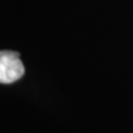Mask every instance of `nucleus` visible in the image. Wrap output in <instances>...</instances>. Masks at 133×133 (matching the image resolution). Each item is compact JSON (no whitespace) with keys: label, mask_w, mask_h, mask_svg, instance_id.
<instances>
[{"label":"nucleus","mask_w":133,"mask_h":133,"mask_svg":"<svg viewBox=\"0 0 133 133\" xmlns=\"http://www.w3.org/2000/svg\"><path fill=\"white\" fill-rule=\"evenodd\" d=\"M24 74V66L16 51H0V83H12Z\"/></svg>","instance_id":"obj_1"}]
</instances>
